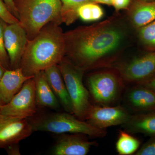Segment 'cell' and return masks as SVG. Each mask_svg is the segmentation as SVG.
I'll use <instances>...</instances> for the list:
<instances>
[{"instance_id":"6da1fadb","label":"cell","mask_w":155,"mask_h":155,"mask_svg":"<svg viewBox=\"0 0 155 155\" xmlns=\"http://www.w3.org/2000/svg\"><path fill=\"white\" fill-rule=\"evenodd\" d=\"M132 28L127 18L117 14L64 32L65 57L84 72L110 67L129 46Z\"/></svg>"},{"instance_id":"7a4b0ae2","label":"cell","mask_w":155,"mask_h":155,"mask_svg":"<svg viewBox=\"0 0 155 155\" xmlns=\"http://www.w3.org/2000/svg\"><path fill=\"white\" fill-rule=\"evenodd\" d=\"M60 25L50 22L34 38L28 40L19 66L24 75L34 77L58 65L65 58L64 32Z\"/></svg>"},{"instance_id":"3957f363","label":"cell","mask_w":155,"mask_h":155,"mask_svg":"<svg viewBox=\"0 0 155 155\" xmlns=\"http://www.w3.org/2000/svg\"><path fill=\"white\" fill-rule=\"evenodd\" d=\"M19 23L28 40L36 36L50 22L61 24L60 0H14Z\"/></svg>"},{"instance_id":"277c9868","label":"cell","mask_w":155,"mask_h":155,"mask_svg":"<svg viewBox=\"0 0 155 155\" xmlns=\"http://www.w3.org/2000/svg\"><path fill=\"white\" fill-rule=\"evenodd\" d=\"M28 119L34 131H46L57 134H82L93 137H103L107 130L78 119L70 113L44 114Z\"/></svg>"},{"instance_id":"5b68a950","label":"cell","mask_w":155,"mask_h":155,"mask_svg":"<svg viewBox=\"0 0 155 155\" xmlns=\"http://www.w3.org/2000/svg\"><path fill=\"white\" fill-rule=\"evenodd\" d=\"M72 103V114L78 119L85 120L91 104L89 92L83 83L84 71L64 58L58 65Z\"/></svg>"},{"instance_id":"8992f818","label":"cell","mask_w":155,"mask_h":155,"mask_svg":"<svg viewBox=\"0 0 155 155\" xmlns=\"http://www.w3.org/2000/svg\"><path fill=\"white\" fill-rule=\"evenodd\" d=\"M87 84L93 99L101 106L115 104L120 97L125 84L115 68L93 72L87 78Z\"/></svg>"},{"instance_id":"52a82bcc","label":"cell","mask_w":155,"mask_h":155,"mask_svg":"<svg viewBox=\"0 0 155 155\" xmlns=\"http://www.w3.org/2000/svg\"><path fill=\"white\" fill-rule=\"evenodd\" d=\"M114 68L125 84L143 83L155 76V51L134 57Z\"/></svg>"},{"instance_id":"ba28073f","label":"cell","mask_w":155,"mask_h":155,"mask_svg":"<svg viewBox=\"0 0 155 155\" xmlns=\"http://www.w3.org/2000/svg\"><path fill=\"white\" fill-rule=\"evenodd\" d=\"M34 77L25 81L10 102L1 106L0 114L25 119L35 116L37 105Z\"/></svg>"},{"instance_id":"9c48e42d","label":"cell","mask_w":155,"mask_h":155,"mask_svg":"<svg viewBox=\"0 0 155 155\" xmlns=\"http://www.w3.org/2000/svg\"><path fill=\"white\" fill-rule=\"evenodd\" d=\"M131 116L122 106L91 105L85 120L95 127L106 130L108 127L125 125Z\"/></svg>"},{"instance_id":"30bf717a","label":"cell","mask_w":155,"mask_h":155,"mask_svg":"<svg viewBox=\"0 0 155 155\" xmlns=\"http://www.w3.org/2000/svg\"><path fill=\"white\" fill-rule=\"evenodd\" d=\"M33 131L28 119L0 114V148L19 143Z\"/></svg>"},{"instance_id":"8fae6325","label":"cell","mask_w":155,"mask_h":155,"mask_svg":"<svg viewBox=\"0 0 155 155\" xmlns=\"http://www.w3.org/2000/svg\"><path fill=\"white\" fill-rule=\"evenodd\" d=\"M28 40L26 31L19 22L7 24L4 30V44L11 69L19 68Z\"/></svg>"},{"instance_id":"7c38bea8","label":"cell","mask_w":155,"mask_h":155,"mask_svg":"<svg viewBox=\"0 0 155 155\" xmlns=\"http://www.w3.org/2000/svg\"><path fill=\"white\" fill-rule=\"evenodd\" d=\"M85 134H64L53 147L51 154L54 155H86L94 141H89Z\"/></svg>"},{"instance_id":"4fadbf2b","label":"cell","mask_w":155,"mask_h":155,"mask_svg":"<svg viewBox=\"0 0 155 155\" xmlns=\"http://www.w3.org/2000/svg\"><path fill=\"white\" fill-rule=\"evenodd\" d=\"M33 77L24 75L21 68L7 69L0 80V104L11 101L28 79Z\"/></svg>"},{"instance_id":"5bb4252c","label":"cell","mask_w":155,"mask_h":155,"mask_svg":"<svg viewBox=\"0 0 155 155\" xmlns=\"http://www.w3.org/2000/svg\"><path fill=\"white\" fill-rule=\"evenodd\" d=\"M126 101L129 107L136 112L155 111V92L140 84L129 90Z\"/></svg>"},{"instance_id":"9a60e30c","label":"cell","mask_w":155,"mask_h":155,"mask_svg":"<svg viewBox=\"0 0 155 155\" xmlns=\"http://www.w3.org/2000/svg\"><path fill=\"white\" fill-rule=\"evenodd\" d=\"M44 71L51 88L59 103L67 113L72 114L71 100L58 65L52 66Z\"/></svg>"},{"instance_id":"2e32d148","label":"cell","mask_w":155,"mask_h":155,"mask_svg":"<svg viewBox=\"0 0 155 155\" xmlns=\"http://www.w3.org/2000/svg\"><path fill=\"white\" fill-rule=\"evenodd\" d=\"M127 18L132 28L137 30L155 21V1H135L130 8Z\"/></svg>"},{"instance_id":"e0dca14e","label":"cell","mask_w":155,"mask_h":155,"mask_svg":"<svg viewBox=\"0 0 155 155\" xmlns=\"http://www.w3.org/2000/svg\"><path fill=\"white\" fill-rule=\"evenodd\" d=\"M34 79L37 107L54 110L59 109L60 103L51 88L45 71L37 73Z\"/></svg>"},{"instance_id":"ac0fdd59","label":"cell","mask_w":155,"mask_h":155,"mask_svg":"<svg viewBox=\"0 0 155 155\" xmlns=\"http://www.w3.org/2000/svg\"><path fill=\"white\" fill-rule=\"evenodd\" d=\"M123 125L128 132L155 137V111L131 116L129 121Z\"/></svg>"},{"instance_id":"d6986e66","label":"cell","mask_w":155,"mask_h":155,"mask_svg":"<svg viewBox=\"0 0 155 155\" xmlns=\"http://www.w3.org/2000/svg\"><path fill=\"white\" fill-rule=\"evenodd\" d=\"M140 142L138 139L128 133L127 131L120 130L116 142V148L119 155H130L138 150Z\"/></svg>"},{"instance_id":"ffe728a7","label":"cell","mask_w":155,"mask_h":155,"mask_svg":"<svg viewBox=\"0 0 155 155\" xmlns=\"http://www.w3.org/2000/svg\"><path fill=\"white\" fill-rule=\"evenodd\" d=\"M62 7L61 19L67 25L72 24L78 18V10L84 4L93 2L92 0H60Z\"/></svg>"},{"instance_id":"44dd1931","label":"cell","mask_w":155,"mask_h":155,"mask_svg":"<svg viewBox=\"0 0 155 155\" xmlns=\"http://www.w3.org/2000/svg\"><path fill=\"white\" fill-rule=\"evenodd\" d=\"M78 18L85 22H95L104 16V11L97 3L89 2L84 4L78 10Z\"/></svg>"},{"instance_id":"7402d4cb","label":"cell","mask_w":155,"mask_h":155,"mask_svg":"<svg viewBox=\"0 0 155 155\" xmlns=\"http://www.w3.org/2000/svg\"><path fill=\"white\" fill-rule=\"evenodd\" d=\"M137 37L148 51H155V20L137 29Z\"/></svg>"},{"instance_id":"603a6c76","label":"cell","mask_w":155,"mask_h":155,"mask_svg":"<svg viewBox=\"0 0 155 155\" xmlns=\"http://www.w3.org/2000/svg\"><path fill=\"white\" fill-rule=\"evenodd\" d=\"M7 24L0 18V63L6 70L11 69L8 56L4 44V30Z\"/></svg>"},{"instance_id":"cb8c5ba5","label":"cell","mask_w":155,"mask_h":155,"mask_svg":"<svg viewBox=\"0 0 155 155\" xmlns=\"http://www.w3.org/2000/svg\"><path fill=\"white\" fill-rule=\"evenodd\" d=\"M0 18L7 24L19 22L17 17L9 11L3 0H0Z\"/></svg>"},{"instance_id":"d4e9b609","label":"cell","mask_w":155,"mask_h":155,"mask_svg":"<svg viewBox=\"0 0 155 155\" xmlns=\"http://www.w3.org/2000/svg\"><path fill=\"white\" fill-rule=\"evenodd\" d=\"M135 155H155V136L147 141L136 152Z\"/></svg>"},{"instance_id":"484cf974","label":"cell","mask_w":155,"mask_h":155,"mask_svg":"<svg viewBox=\"0 0 155 155\" xmlns=\"http://www.w3.org/2000/svg\"><path fill=\"white\" fill-rule=\"evenodd\" d=\"M131 0H112V5L116 11L127 9L130 6Z\"/></svg>"},{"instance_id":"4316f807","label":"cell","mask_w":155,"mask_h":155,"mask_svg":"<svg viewBox=\"0 0 155 155\" xmlns=\"http://www.w3.org/2000/svg\"><path fill=\"white\" fill-rule=\"evenodd\" d=\"M19 143L11 145L6 147L5 149L8 153V154L10 155H20V147Z\"/></svg>"},{"instance_id":"83f0119b","label":"cell","mask_w":155,"mask_h":155,"mask_svg":"<svg viewBox=\"0 0 155 155\" xmlns=\"http://www.w3.org/2000/svg\"><path fill=\"white\" fill-rule=\"evenodd\" d=\"M3 1L5 4L8 8V9L9 11L18 19V15L15 8L14 0H3Z\"/></svg>"},{"instance_id":"f1b7e54d","label":"cell","mask_w":155,"mask_h":155,"mask_svg":"<svg viewBox=\"0 0 155 155\" xmlns=\"http://www.w3.org/2000/svg\"><path fill=\"white\" fill-rule=\"evenodd\" d=\"M140 85H143L148 87V88L152 90L153 91L155 92V76L150 78L149 80L145 81L143 83L140 84Z\"/></svg>"},{"instance_id":"f546056e","label":"cell","mask_w":155,"mask_h":155,"mask_svg":"<svg viewBox=\"0 0 155 155\" xmlns=\"http://www.w3.org/2000/svg\"><path fill=\"white\" fill-rule=\"evenodd\" d=\"M93 2L97 4H102L104 5H112V0H92Z\"/></svg>"},{"instance_id":"4dcf8cb0","label":"cell","mask_w":155,"mask_h":155,"mask_svg":"<svg viewBox=\"0 0 155 155\" xmlns=\"http://www.w3.org/2000/svg\"><path fill=\"white\" fill-rule=\"evenodd\" d=\"M6 69L3 67L2 65L0 63V80L2 78L4 73Z\"/></svg>"},{"instance_id":"1f68e13d","label":"cell","mask_w":155,"mask_h":155,"mask_svg":"<svg viewBox=\"0 0 155 155\" xmlns=\"http://www.w3.org/2000/svg\"><path fill=\"white\" fill-rule=\"evenodd\" d=\"M140 1H143V2H154L155 0H140Z\"/></svg>"},{"instance_id":"d6a6232c","label":"cell","mask_w":155,"mask_h":155,"mask_svg":"<svg viewBox=\"0 0 155 155\" xmlns=\"http://www.w3.org/2000/svg\"><path fill=\"white\" fill-rule=\"evenodd\" d=\"M2 105L1 104H0V110H1V106Z\"/></svg>"}]
</instances>
